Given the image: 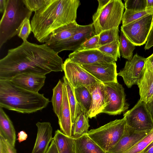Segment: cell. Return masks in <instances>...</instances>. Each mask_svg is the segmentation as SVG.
Wrapping results in <instances>:
<instances>
[{"label": "cell", "instance_id": "6da1fadb", "mask_svg": "<svg viewBox=\"0 0 153 153\" xmlns=\"http://www.w3.org/2000/svg\"><path fill=\"white\" fill-rule=\"evenodd\" d=\"M63 62L58 53L45 43L38 45L27 40L9 49L0 60V79L10 80L17 74L31 73L46 75L63 71Z\"/></svg>", "mask_w": 153, "mask_h": 153}, {"label": "cell", "instance_id": "7a4b0ae2", "mask_svg": "<svg viewBox=\"0 0 153 153\" xmlns=\"http://www.w3.org/2000/svg\"><path fill=\"white\" fill-rule=\"evenodd\" d=\"M79 0H50L42 8L35 12L30 22L32 32L40 42L44 43L53 31L76 21Z\"/></svg>", "mask_w": 153, "mask_h": 153}, {"label": "cell", "instance_id": "3957f363", "mask_svg": "<svg viewBox=\"0 0 153 153\" xmlns=\"http://www.w3.org/2000/svg\"><path fill=\"white\" fill-rule=\"evenodd\" d=\"M49 102L43 94L22 88L10 80L0 79V107L30 114L42 110Z\"/></svg>", "mask_w": 153, "mask_h": 153}, {"label": "cell", "instance_id": "277c9868", "mask_svg": "<svg viewBox=\"0 0 153 153\" xmlns=\"http://www.w3.org/2000/svg\"><path fill=\"white\" fill-rule=\"evenodd\" d=\"M32 12L25 6L23 0H7L0 22V48L7 42L17 35L26 18Z\"/></svg>", "mask_w": 153, "mask_h": 153}, {"label": "cell", "instance_id": "5b68a950", "mask_svg": "<svg viewBox=\"0 0 153 153\" xmlns=\"http://www.w3.org/2000/svg\"><path fill=\"white\" fill-rule=\"evenodd\" d=\"M98 6L92 16L96 35L114 27H119L124 5L121 0H98Z\"/></svg>", "mask_w": 153, "mask_h": 153}, {"label": "cell", "instance_id": "8992f818", "mask_svg": "<svg viewBox=\"0 0 153 153\" xmlns=\"http://www.w3.org/2000/svg\"><path fill=\"white\" fill-rule=\"evenodd\" d=\"M125 117L116 119L98 128L91 129L88 136L104 151L108 153L123 135L126 128Z\"/></svg>", "mask_w": 153, "mask_h": 153}, {"label": "cell", "instance_id": "52a82bcc", "mask_svg": "<svg viewBox=\"0 0 153 153\" xmlns=\"http://www.w3.org/2000/svg\"><path fill=\"white\" fill-rule=\"evenodd\" d=\"M106 106L101 113L110 115L120 114L128 108L126 95L122 85L118 82L103 84Z\"/></svg>", "mask_w": 153, "mask_h": 153}, {"label": "cell", "instance_id": "ba28073f", "mask_svg": "<svg viewBox=\"0 0 153 153\" xmlns=\"http://www.w3.org/2000/svg\"><path fill=\"white\" fill-rule=\"evenodd\" d=\"M126 126L136 132L150 131L153 129V120L147 104L140 100L131 109L123 114Z\"/></svg>", "mask_w": 153, "mask_h": 153}, {"label": "cell", "instance_id": "9c48e42d", "mask_svg": "<svg viewBox=\"0 0 153 153\" xmlns=\"http://www.w3.org/2000/svg\"><path fill=\"white\" fill-rule=\"evenodd\" d=\"M153 13H149L125 25H122L121 30L135 45L145 44L152 29Z\"/></svg>", "mask_w": 153, "mask_h": 153}, {"label": "cell", "instance_id": "30bf717a", "mask_svg": "<svg viewBox=\"0 0 153 153\" xmlns=\"http://www.w3.org/2000/svg\"><path fill=\"white\" fill-rule=\"evenodd\" d=\"M64 76L74 88L101 83L81 65L67 59L63 63Z\"/></svg>", "mask_w": 153, "mask_h": 153}, {"label": "cell", "instance_id": "8fae6325", "mask_svg": "<svg viewBox=\"0 0 153 153\" xmlns=\"http://www.w3.org/2000/svg\"><path fill=\"white\" fill-rule=\"evenodd\" d=\"M96 35L93 23L79 25L76 32L68 39L56 44L51 48L56 52L65 50L77 51L85 41Z\"/></svg>", "mask_w": 153, "mask_h": 153}, {"label": "cell", "instance_id": "7c38bea8", "mask_svg": "<svg viewBox=\"0 0 153 153\" xmlns=\"http://www.w3.org/2000/svg\"><path fill=\"white\" fill-rule=\"evenodd\" d=\"M146 58L136 53L132 59L126 61L124 68L118 73L128 88L137 85L143 75Z\"/></svg>", "mask_w": 153, "mask_h": 153}, {"label": "cell", "instance_id": "4fadbf2b", "mask_svg": "<svg viewBox=\"0 0 153 153\" xmlns=\"http://www.w3.org/2000/svg\"><path fill=\"white\" fill-rule=\"evenodd\" d=\"M81 65L93 76L103 84L118 82V73L115 62L97 63Z\"/></svg>", "mask_w": 153, "mask_h": 153}, {"label": "cell", "instance_id": "5bb4252c", "mask_svg": "<svg viewBox=\"0 0 153 153\" xmlns=\"http://www.w3.org/2000/svg\"><path fill=\"white\" fill-rule=\"evenodd\" d=\"M68 59L81 65L97 63H109L116 62L114 59L105 56L97 49L76 51L70 54Z\"/></svg>", "mask_w": 153, "mask_h": 153}, {"label": "cell", "instance_id": "9a60e30c", "mask_svg": "<svg viewBox=\"0 0 153 153\" xmlns=\"http://www.w3.org/2000/svg\"><path fill=\"white\" fill-rule=\"evenodd\" d=\"M46 78L44 75L22 73L17 74L10 80L22 88L38 93L44 85Z\"/></svg>", "mask_w": 153, "mask_h": 153}, {"label": "cell", "instance_id": "2e32d148", "mask_svg": "<svg viewBox=\"0 0 153 153\" xmlns=\"http://www.w3.org/2000/svg\"><path fill=\"white\" fill-rule=\"evenodd\" d=\"M36 125L37 128V136L31 153H46L53 139L52 127L49 122H38Z\"/></svg>", "mask_w": 153, "mask_h": 153}, {"label": "cell", "instance_id": "e0dca14e", "mask_svg": "<svg viewBox=\"0 0 153 153\" xmlns=\"http://www.w3.org/2000/svg\"><path fill=\"white\" fill-rule=\"evenodd\" d=\"M87 87L92 98L91 105L87 114L89 118H91L101 113L106 106L104 85L102 83H97Z\"/></svg>", "mask_w": 153, "mask_h": 153}, {"label": "cell", "instance_id": "ac0fdd59", "mask_svg": "<svg viewBox=\"0 0 153 153\" xmlns=\"http://www.w3.org/2000/svg\"><path fill=\"white\" fill-rule=\"evenodd\" d=\"M150 131L136 132L127 128L126 126L121 138L107 153H124Z\"/></svg>", "mask_w": 153, "mask_h": 153}, {"label": "cell", "instance_id": "d6986e66", "mask_svg": "<svg viewBox=\"0 0 153 153\" xmlns=\"http://www.w3.org/2000/svg\"><path fill=\"white\" fill-rule=\"evenodd\" d=\"M79 26L76 21L59 28L52 32L47 37L45 44L51 48L68 39L76 32Z\"/></svg>", "mask_w": 153, "mask_h": 153}, {"label": "cell", "instance_id": "ffe728a7", "mask_svg": "<svg viewBox=\"0 0 153 153\" xmlns=\"http://www.w3.org/2000/svg\"><path fill=\"white\" fill-rule=\"evenodd\" d=\"M137 85L140 100L147 104L153 96V69L145 63L143 75Z\"/></svg>", "mask_w": 153, "mask_h": 153}, {"label": "cell", "instance_id": "44dd1931", "mask_svg": "<svg viewBox=\"0 0 153 153\" xmlns=\"http://www.w3.org/2000/svg\"><path fill=\"white\" fill-rule=\"evenodd\" d=\"M63 102L60 117V119L58 120V123L61 131L66 135L71 137L72 123L71 120L70 108L66 90L64 84L63 85Z\"/></svg>", "mask_w": 153, "mask_h": 153}, {"label": "cell", "instance_id": "7402d4cb", "mask_svg": "<svg viewBox=\"0 0 153 153\" xmlns=\"http://www.w3.org/2000/svg\"><path fill=\"white\" fill-rule=\"evenodd\" d=\"M0 136L15 147L16 136L14 127L11 120L1 107H0Z\"/></svg>", "mask_w": 153, "mask_h": 153}, {"label": "cell", "instance_id": "603a6c76", "mask_svg": "<svg viewBox=\"0 0 153 153\" xmlns=\"http://www.w3.org/2000/svg\"><path fill=\"white\" fill-rule=\"evenodd\" d=\"M75 153H107L88 135L74 139Z\"/></svg>", "mask_w": 153, "mask_h": 153}, {"label": "cell", "instance_id": "cb8c5ba5", "mask_svg": "<svg viewBox=\"0 0 153 153\" xmlns=\"http://www.w3.org/2000/svg\"><path fill=\"white\" fill-rule=\"evenodd\" d=\"M53 140L58 153H75L74 139L56 130Z\"/></svg>", "mask_w": 153, "mask_h": 153}, {"label": "cell", "instance_id": "d4e9b609", "mask_svg": "<svg viewBox=\"0 0 153 153\" xmlns=\"http://www.w3.org/2000/svg\"><path fill=\"white\" fill-rule=\"evenodd\" d=\"M87 114L82 111L72 123L71 137L74 139L78 138L87 134L90 127Z\"/></svg>", "mask_w": 153, "mask_h": 153}, {"label": "cell", "instance_id": "484cf974", "mask_svg": "<svg viewBox=\"0 0 153 153\" xmlns=\"http://www.w3.org/2000/svg\"><path fill=\"white\" fill-rule=\"evenodd\" d=\"M63 82L66 90L71 110V120L73 123L80 114L82 111L76 99L74 88L64 76L63 77Z\"/></svg>", "mask_w": 153, "mask_h": 153}, {"label": "cell", "instance_id": "4316f807", "mask_svg": "<svg viewBox=\"0 0 153 153\" xmlns=\"http://www.w3.org/2000/svg\"><path fill=\"white\" fill-rule=\"evenodd\" d=\"M76 99L82 111L88 114L92 103L91 94L87 86H81L74 88Z\"/></svg>", "mask_w": 153, "mask_h": 153}, {"label": "cell", "instance_id": "83f0119b", "mask_svg": "<svg viewBox=\"0 0 153 153\" xmlns=\"http://www.w3.org/2000/svg\"><path fill=\"white\" fill-rule=\"evenodd\" d=\"M63 83L59 79L56 86L53 89V95L51 102L53 110L58 120L60 117L63 100Z\"/></svg>", "mask_w": 153, "mask_h": 153}, {"label": "cell", "instance_id": "f1b7e54d", "mask_svg": "<svg viewBox=\"0 0 153 153\" xmlns=\"http://www.w3.org/2000/svg\"><path fill=\"white\" fill-rule=\"evenodd\" d=\"M120 50L122 57L131 60L133 58L135 45L127 38L123 32H120Z\"/></svg>", "mask_w": 153, "mask_h": 153}, {"label": "cell", "instance_id": "f546056e", "mask_svg": "<svg viewBox=\"0 0 153 153\" xmlns=\"http://www.w3.org/2000/svg\"><path fill=\"white\" fill-rule=\"evenodd\" d=\"M120 41L117 39L113 42L99 47L97 49L106 56L114 59L116 61L118 58H120Z\"/></svg>", "mask_w": 153, "mask_h": 153}, {"label": "cell", "instance_id": "4dcf8cb0", "mask_svg": "<svg viewBox=\"0 0 153 153\" xmlns=\"http://www.w3.org/2000/svg\"><path fill=\"white\" fill-rule=\"evenodd\" d=\"M153 13V8H147L144 10L139 11L125 10L122 20V25H127Z\"/></svg>", "mask_w": 153, "mask_h": 153}, {"label": "cell", "instance_id": "1f68e13d", "mask_svg": "<svg viewBox=\"0 0 153 153\" xmlns=\"http://www.w3.org/2000/svg\"><path fill=\"white\" fill-rule=\"evenodd\" d=\"M119 27H114L101 32L99 35V47L120 39ZM98 47V48H99Z\"/></svg>", "mask_w": 153, "mask_h": 153}, {"label": "cell", "instance_id": "d6a6232c", "mask_svg": "<svg viewBox=\"0 0 153 153\" xmlns=\"http://www.w3.org/2000/svg\"><path fill=\"white\" fill-rule=\"evenodd\" d=\"M153 141V129L124 153H141Z\"/></svg>", "mask_w": 153, "mask_h": 153}, {"label": "cell", "instance_id": "836d02e7", "mask_svg": "<svg viewBox=\"0 0 153 153\" xmlns=\"http://www.w3.org/2000/svg\"><path fill=\"white\" fill-rule=\"evenodd\" d=\"M124 2L125 10L139 11L146 9V0H125Z\"/></svg>", "mask_w": 153, "mask_h": 153}, {"label": "cell", "instance_id": "e575fe53", "mask_svg": "<svg viewBox=\"0 0 153 153\" xmlns=\"http://www.w3.org/2000/svg\"><path fill=\"white\" fill-rule=\"evenodd\" d=\"M30 19L29 18H26L24 20L17 34L18 36L22 39L23 41L27 40L29 35L32 32Z\"/></svg>", "mask_w": 153, "mask_h": 153}, {"label": "cell", "instance_id": "d590c367", "mask_svg": "<svg viewBox=\"0 0 153 153\" xmlns=\"http://www.w3.org/2000/svg\"><path fill=\"white\" fill-rule=\"evenodd\" d=\"M50 1V0H23L25 6L32 12L42 9Z\"/></svg>", "mask_w": 153, "mask_h": 153}, {"label": "cell", "instance_id": "8d00e7d4", "mask_svg": "<svg viewBox=\"0 0 153 153\" xmlns=\"http://www.w3.org/2000/svg\"><path fill=\"white\" fill-rule=\"evenodd\" d=\"M99 35H95L84 42L77 51L97 49L99 47Z\"/></svg>", "mask_w": 153, "mask_h": 153}, {"label": "cell", "instance_id": "74e56055", "mask_svg": "<svg viewBox=\"0 0 153 153\" xmlns=\"http://www.w3.org/2000/svg\"><path fill=\"white\" fill-rule=\"evenodd\" d=\"M0 153H17L15 147L0 136Z\"/></svg>", "mask_w": 153, "mask_h": 153}, {"label": "cell", "instance_id": "f35d334b", "mask_svg": "<svg viewBox=\"0 0 153 153\" xmlns=\"http://www.w3.org/2000/svg\"><path fill=\"white\" fill-rule=\"evenodd\" d=\"M153 46V22L152 27L144 47L145 50H148Z\"/></svg>", "mask_w": 153, "mask_h": 153}, {"label": "cell", "instance_id": "ab89813d", "mask_svg": "<svg viewBox=\"0 0 153 153\" xmlns=\"http://www.w3.org/2000/svg\"><path fill=\"white\" fill-rule=\"evenodd\" d=\"M46 153H58L53 139Z\"/></svg>", "mask_w": 153, "mask_h": 153}, {"label": "cell", "instance_id": "60d3db41", "mask_svg": "<svg viewBox=\"0 0 153 153\" xmlns=\"http://www.w3.org/2000/svg\"><path fill=\"white\" fill-rule=\"evenodd\" d=\"M17 140L19 143L26 140L28 137L27 134L24 131H22L18 133Z\"/></svg>", "mask_w": 153, "mask_h": 153}, {"label": "cell", "instance_id": "b9f144b4", "mask_svg": "<svg viewBox=\"0 0 153 153\" xmlns=\"http://www.w3.org/2000/svg\"><path fill=\"white\" fill-rule=\"evenodd\" d=\"M145 64L153 69V53L146 58Z\"/></svg>", "mask_w": 153, "mask_h": 153}, {"label": "cell", "instance_id": "7bdbcfd3", "mask_svg": "<svg viewBox=\"0 0 153 153\" xmlns=\"http://www.w3.org/2000/svg\"><path fill=\"white\" fill-rule=\"evenodd\" d=\"M147 106L153 120V96L151 100L147 104Z\"/></svg>", "mask_w": 153, "mask_h": 153}, {"label": "cell", "instance_id": "ee69618b", "mask_svg": "<svg viewBox=\"0 0 153 153\" xmlns=\"http://www.w3.org/2000/svg\"><path fill=\"white\" fill-rule=\"evenodd\" d=\"M141 153H153V141Z\"/></svg>", "mask_w": 153, "mask_h": 153}, {"label": "cell", "instance_id": "f6af8a7d", "mask_svg": "<svg viewBox=\"0 0 153 153\" xmlns=\"http://www.w3.org/2000/svg\"><path fill=\"white\" fill-rule=\"evenodd\" d=\"M7 0H0V12L3 13L5 9Z\"/></svg>", "mask_w": 153, "mask_h": 153}, {"label": "cell", "instance_id": "bcb514c9", "mask_svg": "<svg viewBox=\"0 0 153 153\" xmlns=\"http://www.w3.org/2000/svg\"><path fill=\"white\" fill-rule=\"evenodd\" d=\"M147 5L146 8H153V0H146Z\"/></svg>", "mask_w": 153, "mask_h": 153}]
</instances>
